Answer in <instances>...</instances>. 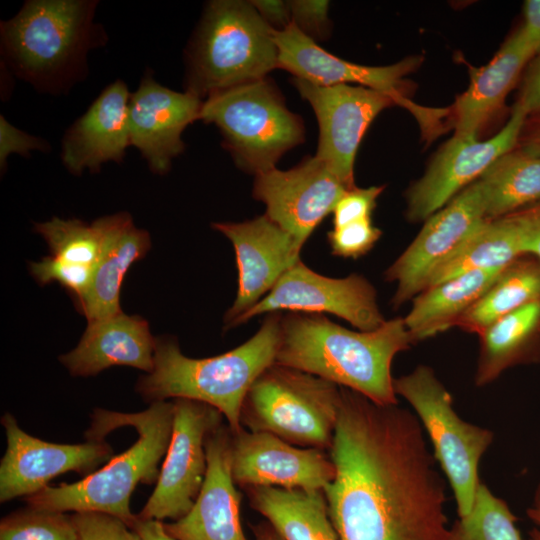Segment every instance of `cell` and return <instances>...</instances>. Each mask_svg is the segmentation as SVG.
Segmentation results:
<instances>
[{"label":"cell","mask_w":540,"mask_h":540,"mask_svg":"<svg viewBox=\"0 0 540 540\" xmlns=\"http://www.w3.org/2000/svg\"><path fill=\"white\" fill-rule=\"evenodd\" d=\"M383 186L353 188L348 190L336 203L333 213V227H340L353 221L371 218Z\"/></svg>","instance_id":"38"},{"label":"cell","mask_w":540,"mask_h":540,"mask_svg":"<svg viewBox=\"0 0 540 540\" xmlns=\"http://www.w3.org/2000/svg\"><path fill=\"white\" fill-rule=\"evenodd\" d=\"M292 23L306 36L324 39L329 29L328 1H290Z\"/></svg>","instance_id":"39"},{"label":"cell","mask_w":540,"mask_h":540,"mask_svg":"<svg viewBox=\"0 0 540 540\" xmlns=\"http://www.w3.org/2000/svg\"><path fill=\"white\" fill-rule=\"evenodd\" d=\"M102 233V251L91 284L84 297L75 303L89 321L121 312L120 289L133 263L150 249L147 231L134 226L126 212L96 220Z\"/></svg>","instance_id":"24"},{"label":"cell","mask_w":540,"mask_h":540,"mask_svg":"<svg viewBox=\"0 0 540 540\" xmlns=\"http://www.w3.org/2000/svg\"><path fill=\"white\" fill-rule=\"evenodd\" d=\"M382 235L371 218L350 222L340 227H333L328 232V242L335 256L358 258L368 253Z\"/></svg>","instance_id":"36"},{"label":"cell","mask_w":540,"mask_h":540,"mask_svg":"<svg viewBox=\"0 0 540 540\" xmlns=\"http://www.w3.org/2000/svg\"><path fill=\"white\" fill-rule=\"evenodd\" d=\"M272 29L251 2L211 1L187 50L185 88L200 99L278 68Z\"/></svg>","instance_id":"6"},{"label":"cell","mask_w":540,"mask_h":540,"mask_svg":"<svg viewBox=\"0 0 540 540\" xmlns=\"http://www.w3.org/2000/svg\"><path fill=\"white\" fill-rule=\"evenodd\" d=\"M200 120L218 127L236 164L255 176L276 168L280 157L304 139L302 120L267 78L209 96Z\"/></svg>","instance_id":"8"},{"label":"cell","mask_w":540,"mask_h":540,"mask_svg":"<svg viewBox=\"0 0 540 540\" xmlns=\"http://www.w3.org/2000/svg\"><path fill=\"white\" fill-rule=\"evenodd\" d=\"M394 388L412 406L428 435L453 491L459 518L467 516L481 483L479 463L493 441V432L457 414L451 394L427 365L394 379Z\"/></svg>","instance_id":"9"},{"label":"cell","mask_w":540,"mask_h":540,"mask_svg":"<svg viewBox=\"0 0 540 540\" xmlns=\"http://www.w3.org/2000/svg\"><path fill=\"white\" fill-rule=\"evenodd\" d=\"M414 344L404 322L386 320L372 331H353L321 314L282 315L275 363L304 371L371 401L398 404L391 366Z\"/></svg>","instance_id":"2"},{"label":"cell","mask_w":540,"mask_h":540,"mask_svg":"<svg viewBox=\"0 0 540 540\" xmlns=\"http://www.w3.org/2000/svg\"><path fill=\"white\" fill-rule=\"evenodd\" d=\"M524 22L519 28L534 57L540 54V0H527L523 4Z\"/></svg>","instance_id":"44"},{"label":"cell","mask_w":540,"mask_h":540,"mask_svg":"<svg viewBox=\"0 0 540 540\" xmlns=\"http://www.w3.org/2000/svg\"><path fill=\"white\" fill-rule=\"evenodd\" d=\"M341 400L342 387L274 363L245 396L240 423L295 446L330 450Z\"/></svg>","instance_id":"7"},{"label":"cell","mask_w":540,"mask_h":540,"mask_svg":"<svg viewBox=\"0 0 540 540\" xmlns=\"http://www.w3.org/2000/svg\"><path fill=\"white\" fill-rule=\"evenodd\" d=\"M516 523L506 501L481 482L471 512L454 522L447 540H522Z\"/></svg>","instance_id":"32"},{"label":"cell","mask_w":540,"mask_h":540,"mask_svg":"<svg viewBox=\"0 0 540 540\" xmlns=\"http://www.w3.org/2000/svg\"><path fill=\"white\" fill-rule=\"evenodd\" d=\"M522 256L511 218L486 219L435 268L426 288L473 270L504 269Z\"/></svg>","instance_id":"29"},{"label":"cell","mask_w":540,"mask_h":540,"mask_svg":"<svg viewBox=\"0 0 540 540\" xmlns=\"http://www.w3.org/2000/svg\"><path fill=\"white\" fill-rule=\"evenodd\" d=\"M524 150L540 155V116H537L524 139Z\"/></svg>","instance_id":"46"},{"label":"cell","mask_w":540,"mask_h":540,"mask_svg":"<svg viewBox=\"0 0 540 540\" xmlns=\"http://www.w3.org/2000/svg\"><path fill=\"white\" fill-rule=\"evenodd\" d=\"M203 100L171 90L147 71L131 94L128 109L130 143L155 174H165L184 148V129L200 119Z\"/></svg>","instance_id":"20"},{"label":"cell","mask_w":540,"mask_h":540,"mask_svg":"<svg viewBox=\"0 0 540 540\" xmlns=\"http://www.w3.org/2000/svg\"><path fill=\"white\" fill-rule=\"evenodd\" d=\"M261 18L274 30L281 31L292 23L290 1H250Z\"/></svg>","instance_id":"43"},{"label":"cell","mask_w":540,"mask_h":540,"mask_svg":"<svg viewBox=\"0 0 540 540\" xmlns=\"http://www.w3.org/2000/svg\"><path fill=\"white\" fill-rule=\"evenodd\" d=\"M0 540H77V537L70 514L27 505L1 519Z\"/></svg>","instance_id":"34"},{"label":"cell","mask_w":540,"mask_h":540,"mask_svg":"<svg viewBox=\"0 0 540 540\" xmlns=\"http://www.w3.org/2000/svg\"><path fill=\"white\" fill-rule=\"evenodd\" d=\"M516 103L528 116H540V54L530 60Z\"/></svg>","instance_id":"42"},{"label":"cell","mask_w":540,"mask_h":540,"mask_svg":"<svg viewBox=\"0 0 540 540\" xmlns=\"http://www.w3.org/2000/svg\"><path fill=\"white\" fill-rule=\"evenodd\" d=\"M232 431L227 424L206 440L207 474L194 505L182 518L163 522L175 540H249L242 529V495L231 472Z\"/></svg>","instance_id":"21"},{"label":"cell","mask_w":540,"mask_h":540,"mask_svg":"<svg viewBox=\"0 0 540 540\" xmlns=\"http://www.w3.org/2000/svg\"><path fill=\"white\" fill-rule=\"evenodd\" d=\"M235 250L238 290L224 316L225 328L262 299L300 260L302 247L266 214L244 222H216Z\"/></svg>","instance_id":"19"},{"label":"cell","mask_w":540,"mask_h":540,"mask_svg":"<svg viewBox=\"0 0 540 540\" xmlns=\"http://www.w3.org/2000/svg\"><path fill=\"white\" fill-rule=\"evenodd\" d=\"M273 36L278 48V68L289 71L294 77L319 86L359 84L383 92L414 113L425 130L440 127L443 109L422 108L405 97L404 77L419 66L420 57H409L388 66H364L328 53L293 23L284 30H274Z\"/></svg>","instance_id":"12"},{"label":"cell","mask_w":540,"mask_h":540,"mask_svg":"<svg viewBox=\"0 0 540 540\" xmlns=\"http://www.w3.org/2000/svg\"><path fill=\"white\" fill-rule=\"evenodd\" d=\"M94 269L90 266L68 263L51 255L30 263V271L40 284L58 282L73 296L75 303L86 294Z\"/></svg>","instance_id":"35"},{"label":"cell","mask_w":540,"mask_h":540,"mask_svg":"<svg viewBox=\"0 0 540 540\" xmlns=\"http://www.w3.org/2000/svg\"><path fill=\"white\" fill-rule=\"evenodd\" d=\"M486 219L482 188L476 180L425 220L385 272V279L396 283L391 300L394 308L423 291L435 268Z\"/></svg>","instance_id":"16"},{"label":"cell","mask_w":540,"mask_h":540,"mask_svg":"<svg viewBox=\"0 0 540 540\" xmlns=\"http://www.w3.org/2000/svg\"><path fill=\"white\" fill-rule=\"evenodd\" d=\"M533 57L518 29L487 65L473 70L468 89L454 104L455 136H478V132L502 107L523 68Z\"/></svg>","instance_id":"25"},{"label":"cell","mask_w":540,"mask_h":540,"mask_svg":"<svg viewBox=\"0 0 540 540\" xmlns=\"http://www.w3.org/2000/svg\"><path fill=\"white\" fill-rule=\"evenodd\" d=\"M94 0H29L0 26L4 60L44 93H62L82 80L87 54L106 35L94 22Z\"/></svg>","instance_id":"5"},{"label":"cell","mask_w":540,"mask_h":540,"mask_svg":"<svg viewBox=\"0 0 540 540\" xmlns=\"http://www.w3.org/2000/svg\"><path fill=\"white\" fill-rule=\"evenodd\" d=\"M351 190L318 156L289 170L273 168L255 176L253 196L266 215L303 247L315 228Z\"/></svg>","instance_id":"17"},{"label":"cell","mask_w":540,"mask_h":540,"mask_svg":"<svg viewBox=\"0 0 540 540\" xmlns=\"http://www.w3.org/2000/svg\"><path fill=\"white\" fill-rule=\"evenodd\" d=\"M130 96L126 83L114 81L68 128L62 140L61 159L71 173L79 175L85 169L95 173L105 162L123 161L131 145Z\"/></svg>","instance_id":"22"},{"label":"cell","mask_w":540,"mask_h":540,"mask_svg":"<svg viewBox=\"0 0 540 540\" xmlns=\"http://www.w3.org/2000/svg\"><path fill=\"white\" fill-rule=\"evenodd\" d=\"M49 149L47 141L17 129L3 116L0 117V165L2 169L11 153L29 157L34 150L46 152Z\"/></svg>","instance_id":"40"},{"label":"cell","mask_w":540,"mask_h":540,"mask_svg":"<svg viewBox=\"0 0 540 540\" xmlns=\"http://www.w3.org/2000/svg\"><path fill=\"white\" fill-rule=\"evenodd\" d=\"M530 540H540V527H534L530 533Z\"/></svg>","instance_id":"49"},{"label":"cell","mask_w":540,"mask_h":540,"mask_svg":"<svg viewBox=\"0 0 540 540\" xmlns=\"http://www.w3.org/2000/svg\"><path fill=\"white\" fill-rule=\"evenodd\" d=\"M231 472L241 488L270 486L323 491L335 477L325 450L290 444L266 432H232Z\"/></svg>","instance_id":"18"},{"label":"cell","mask_w":540,"mask_h":540,"mask_svg":"<svg viewBox=\"0 0 540 540\" xmlns=\"http://www.w3.org/2000/svg\"><path fill=\"white\" fill-rule=\"evenodd\" d=\"M255 540H284L269 522H261L252 528Z\"/></svg>","instance_id":"47"},{"label":"cell","mask_w":540,"mask_h":540,"mask_svg":"<svg viewBox=\"0 0 540 540\" xmlns=\"http://www.w3.org/2000/svg\"><path fill=\"white\" fill-rule=\"evenodd\" d=\"M338 316L360 331H372L386 320L377 303L374 286L362 275L331 278L314 272L301 259L274 287L226 329L250 319L281 311Z\"/></svg>","instance_id":"11"},{"label":"cell","mask_w":540,"mask_h":540,"mask_svg":"<svg viewBox=\"0 0 540 540\" xmlns=\"http://www.w3.org/2000/svg\"><path fill=\"white\" fill-rule=\"evenodd\" d=\"M527 515L537 527H540V482L535 489L531 504L527 509Z\"/></svg>","instance_id":"48"},{"label":"cell","mask_w":540,"mask_h":540,"mask_svg":"<svg viewBox=\"0 0 540 540\" xmlns=\"http://www.w3.org/2000/svg\"><path fill=\"white\" fill-rule=\"evenodd\" d=\"M35 231L47 242L51 256L73 264L95 268L102 251V233L97 221L60 219L36 223Z\"/></svg>","instance_id":"33"},{"label":"cell","mask_w":540,"mask_h":540,"mask_svg":"<svg viewBox=\"0 0 540 540\" xmlns=\"http://www.w3.org/2000/svg\"><path fill=\"white\" fill-rule=\"evenodd\" d=\"M250 506L284 540H339L323 491L270 486L246 488Z\"/></svg>","instance_id":"26"},{"label":"cell","mask_w":540,"mask_h":540,"mask_svg":"<svg viewBox=\"0 0 540 540\" xmlns=\"http://www.w3.org/2000/svg\"><path fill=\"white\" fill-rule=\"evenodd\" d=\"M142 540H175L164 529L163 522L157 520H137L132 528Z\"/></svg>","instance_id":"45"},{"label":"cell","mask_w":540,"mask_h":540,"mask_svg":"<svg viewBox=\"0 0 540 540\" xmlns=\"http://www.w3.org/2000/svg\"><path fill=\"white\" fill-rule=\"evenodd\" d=\"M173 419V401L153 402L136 413L94 409L84 433L86 440H105L112 431L131 426L138 434L137 441L82 480L47 486L24 500L28 506L48 511L111 514L133 528L137 515L130 509L131 495L139 483L157 482L159 465L170 443Z\"/></svg>","instance_id":"3"},{"label":"cell","mask_w":540,"mask_h":540,"mask_svg":"<svg viewBox=\"0 0 540 540\" xmlns=\"http://www.w3.org/2000/svg\"><path fill=\"white\" fill-rule=\"evenodd\" d=\"M70 517L77 540H142L135 530L111 514L83 511Z\"/></svg>","instance_id":"37"},{"label":"cell","mask_w":540,"mask_h":540,"mask_svg":"<svg viewBox=\"0 0 540 540\" xmlns=\"http://www.w3.org/2000/svg\"><path fill=\"white\" fill-rule=\"evenodd\" d=\"M173 429L156 487L142 510L141 520L172 521L185 516L207 474L206 440L224 416L214 407L190 399H175Z\"/></svg>","instance_id":"10"},{"label":"cell","mask_w":540,"mask_h":540,"mask_svg":"<svg viewBox=\"0 0 540 540\" xmlns=\"http://www.w3.org/2000/svg\"><path fill=\"white\" fill-rule=\"evenodd\" d=\"M528 115L515 103L510 118L493 137L453 136L431 161L425 174L407 191L409 221L427 220L464 188L475 182L502 155L514 150Z\"/></svg>","instance_id":"13"},{"label":"cell","mask_w":540,"mask_h":540,"mask_svg":"<svg viewBox=\"0 0 540 540\" xmlns=\"http://www.w3.org/2000/svg\"><path fill=\"white\" fill-rule=\"evenodd\" d=\"M323 490L339 540H447L446 483L416 416L342 387Z\"/></svg>","instance_id":"1"},{"label":"cell","mask_w":540,"mask_h":540,"mask_svg":"<svg viewBox=\"0 0 540 540\" xmlns=\"http://www.w3.org/2000/svg\"><path fill=\"white\" fill-rule=\"evenodd\" d=\"M487 219H498L540 201V155L523 148L495 160L478 179Z\"/></svg>","instance_id":"30"},{"label":"cell","mask_w":540,"mask_h":540,"mask_svg":"<svg viewBox=\"0 0 540 540\" xmlns=\"http://www.w3.org/2000/svg\"><path fill=\"white\" fill-rule=\"evenodd\" d=\"M281 312L270 313L259 330L240 346L207 358L185 356L175 338L156 339L154 366L140 377L136 391L150 404L190 399L216 408L232 432L239 431L245 396L257 378L275 363Z\"/></svg>","instance_id":"4"},{"label":"cell","mask_w":540,"mask_h":540,"mask_svg":"<svg viewBox=\"0 0 540 540\" xmlns=\"http://www.w3.org/2000/svg\"><path fill=\"white\" fill-rule=\"evenodd\" d=\"M1 424L7 443L0 462L1 503L35 494L67 472L86 477L113 457V449L105 440L48 442L26 433L10 413L1 417Z\"/></svg>","instance_id":"14"},{"label":"cell","mask_w":540,"mask_h":540,"mask_svg":"<svg viewBox=\"0 0 540 540\" xmlns=\"http://www.w3.org/2000/svg\"><path fill=\"white\" fill-rule=\"evenodd\" d=\"M156 338L141 316L122 311L88 322L78 345L59 361L73 376H94L113 366H128L150 373Z\"/></svg>","instance_id":"23"},{"label":"cell","mask_w":540,"mask_h":540,"mask_svg":"<svg viewBox=\"0 0 540 540\" xmlns=\"http://www.w3.org/2000/svg\"><path fill=\"white\" fill-rule=\"evenodd\" d=\"M540 331V300L501 317L480 335L475 383L487 385L505 370L527 361Z\"/></svg>","instance_id":"28"},{"label":"cell","mask_w":540,"mask_h":540,"mask_svg":"<svg viewBox=\"0 0 540 540\" xmlns=\"http://www.w3.org/2000/svg\"><path fill=\"white\" fill-rule=\"evenodd\" d=\"M523 257L502 270L455 326L479 336L506 314L540 300V261Z\"/></svg>","instance_id":"31"},{"label":"cell","mask_w":540,"mask_h":540,"mask_svg":"<svg viewBox=\"0 0 540 540\" xmlns=\"http://www.w3.org/2000/svg\"><path fill=\"white\" fill-rule=\"evenodd\" d=\"M507 216L517 228L523 256L540 261V201Z\"/></svg>","instance_id":"41"},{"label":"cell","mask_w":540,"mask_h":540,"mask_svg":"<svg viewBox=\"0 0 540 540\" xmlns=\"http://www.w3.org/2000/svg\"><path fill=\"white\" fill-rule=\"evenodd\" d=\"M502 270H473L428 287L416 295L409 313L404 317L413 342L433 337L455 326Z\"/></svg>","instance_id":"27"},{"label":"cell","mask_w":540,"mask_h":540,"mask_svg":"<svg viewBox=\"0 0 540 540\" xmlns=\"http://www.w3.org/2000/svg\"><path fill=\"white\" fill-rule=\"evenodd\" d=\"M292 83L310 103L319 123L316 156L350 189L355 188L353 166L362 137L374 118L396 101L359 85L319 86L297 77Z\"/></svg>","instance_id":"15"}]
</instances>
